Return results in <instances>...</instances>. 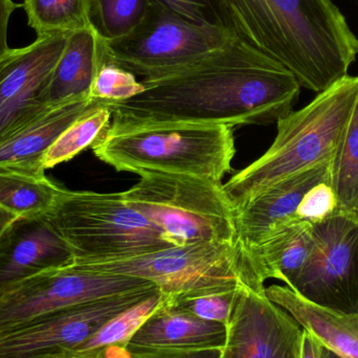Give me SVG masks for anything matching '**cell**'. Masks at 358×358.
Instances as JSON below:
<instances>
[{
  "label": "cell",
  "instance_id": "obj_28",
  "mask_svg": "<svg viewBox=\"0 0 358 358\" xmlns=\"http://www.w3.org/2000/svg\"><path fill=\"white\" fill-rule=\"evenodd\" d=\"M144 90L136 76L107 58L106 50L90 88V96L104 102L129 100Z\"/></svg>",
  "mask_w": 358,
  "mask_h": 358
},
{
  "label": "cell",
  "instance_id": "obj_21",
  "mask_svg": "<svg viewBox=\"0 0 358 358\" xmlns=\"http://www.w3.org/2000/svg\"><path fill=\"white\" fill-rule=\"evenodd\" d=\"M166 294H157L123 311L96 330L65 358H132L128 345L145 321L161 306Z\"/></svg>",
  "mask_w": 358,
  "mask_h": 358
},
{
  "label": "cell",
  "instance_id": "obj_19",
  "mask_svg": "<svg viewBox=\"0 0 358 358\" xmlns=\"http://www.w3.org/2000/svg\"><path fill=\"white\" fill-rule=\"evenodd\" d=\"M104 54L105 41L92 27L69 34L46 90V106L90 98V88Z\"/></svg>",
  "mask_w": 358,
  "mask_h": 358
},
{
  "label": "cell",
  "instance_id": "obj_15",
  "mask_svg": "<svg viewBox=\"0 0 358 358\" xmlns=\"http://www.w3.org/2000/svg\"><path fill=\"white\" fill-rule=\"evenodd\" d=\"M331 164H324L282 179L237 206L238 241L248 248L273 227L299 219L296 210L307 192L317 183L331 178Z\"/></svg>",
  "mask_w": 358,
  "mask_h": 358
},
{
  "label": "cell",
  "instance_id": "obj_4",
  "mask_svg": "<svg viewBox=\"0 0 358 358\" xmlns=\"http://www.w3.org/2000/svg\"><path fill=\"white\" fill-rule=\"evenodd\" d=\"M92 150L120 172L183 174L222 181L233 169L236 147L229 126L167 124L108 129Z\"/></svg>",
  "mask_w": 358,
  "mask_h": 358
},
{
  "label": "cell",
  "instance_id": "obj_7",
  "mask_svg": "<svg viewBox=\"0 0 358 358\" xmlns=\"http://www.w3.org/2000/svg\"><path fill=\"white\" fill-rule=\"evenodd\" d=\"M79 263L100 273L146 280L167 296L236 287L265 290L250 252L239 241L171 245L130 258Z\"/></svg>",
  "mask_w": 358,
  "mask_h": 358
},
{
  "label": "cell",
  "instance_id": "obj_32",
  "mask_svg": "<svg viewBox=\"0 0 358 358\" xmlns=\"http://www.w3.org/2000/svg\"><path fill=\"white\" fill-rule=\"evenodd\" d=\"M20 6L13 0H0V59L10 50L8 45V21L10 15Z\"/></svg>",
  "mask_w": 358,
  "mask_h": 358
},
{
  "label": "cell",
  "instance_id": "obj_5",
  "mask_svg": "<svg viewBox=\"0 0 358 358\" xmlns=\"http://www.w3.org/2000/svg\"><path fill=\"white\" fill-rule=\"evenodd\" d=\"M122 192L124 199L164 236L170 245L201 242L236 243V206L222 181L146 173Z\"/></svg>",
  "mask_w": 358,
  "mask_h": 358
},
{
  "label": "cell",
  "instance_id": "obj_11",
  "mask_svg": "<svg viewBox=\"0 0 358 358\" xmlns=\"http://www.w3.org/2000/svg\"><path fill=\"white\" fill-rule=\"evenodd\" d=\"M157 292L155 286L84 303L0 331V358H65L107 322Z\"/></svg>",
  "mask_w": 358,
  "mask_h": 358
},
{
  "label": "cell",
  "instance_id": "obj_36",
  "mask_svg": "<svg viewBox=\"0 0 358 358\" xmlns=\"http://www.w3.org/2000/svg\"><path fill=\"white\" fill-rule=\"evenodd\" d=\"M349 216H350L351 218L355 219V220L357 221L358 222V195L357 198V201H355V206H353L352 210H351L350 214H349Z\"/></svg>",
  "mask_w": 358,
  "mask_h": 358
},
{
  "label": "cell",
  "instance_id": "obj_30",
  "mask_svg": "<svg viewBox=\"0 0 358 358\" xmlns=\"http://www.w3.org/2000/svg\"><path fill=\"white\" fill-rule=\"evenodd\" d=\"M338 214V197L332 187L331 178L311 187L303 198L296 210L301 220L317 224Z\"/></svg>",
  "mask_w": 358,
  "mask_h": 358
},
{
  "label": "cell",
  "instance_id": "obj_13",
  "mask_svg": "<svg viewBox=\"0 0 358 358\" xmlns=\"http://www.w3.org/2000/svg\"><path fill=\"white\" fill-rule=\"evenodd\" d=\"M304 328L264 292L244 287L227 325L222 358H301Z\"/></svg>",
  "mask_w": 358,
  "mask_h": 358
},
{
  "label": "cell",
  "instance_id": "obj_1",
  "mask_svg": "<svg viewBox=\"0 0 358 358\" xmlns=\"http://www.w3.org/2000/svg\"><path fill=\"white\" fill-rule=\"evenodd\" d=\"M141 82L138 96L110 103L109 130L269 125L292 113L301 92L288 69L238 38L182 69Z\"/></svg>",
  "mask_w": 358,
  "mask_h": 358
},
{
  "label": "cell",
  "instance_id": "obj_9",
  "mask_svg": "<svg viewBox=\"0 0 358 358\" xmlns=\"http://www.w3.org/2000/svg\"><path fill=\"white\" fill-rule=\"evenodd\" d=\"M155 286L140 278L92 271L79 262L50 269L0 292V331L69 307Z\"/></svg>",
  "mask_w": 358,
  "mask_h": 358
},
{
  "label": "cell",
  "instance_id": "obj_24",
  "mask_svg": "<svg viewBox=\"0 0 358 358\" xmlns=\"http://www.w3.org/2000/svg\"><path fill=\"white\" fill-rule=\"evenodd\" d=\"M90 0H24L27 23L37 37L71 34L90 27Z\"/></svg>",
  "mask_w": 358,
  "mask_h": 358
},
{
  "label": "cell",
  "instance_id": "obj_35",
  "mask_svg": "<svg viewBox=\"0 0 358 358\" xmlns=\"http://www.w3.org/2000/svg\"><path fill=\"white\" fill-rule=\"evenodd\" d=\"M321 358H348L341 355V353L336 352V351L332 350V349L328 348L327 346L324 345L323 350H322Z\"/></svg>",
  "mask_w": 358,
  "mask_h": 358
},
{
  "label": "cell",
  "instance_id": "obj_37",
  "mask_svg": "<svg viewBox=\"0 0 358 358\" xmlns=\"http://www.w3.org/2000/svg\"><path fill=\"white\" fill-rule=\"evenodd\" d=\"M220 358H222V357H220Z\"/></svg>",
  "mask_w": 358,
  "mask_h": 358
},
{
  "label": "cell",
  "instance_id": "obj_10",
  "mask_svg": "<svg viewBox=\"0 0 358 358\" xmlns=\"http://www.w3.org/2000/svg\"><path fill=\"white\" fill-rule=\"evenodd\" d=\"M313 231L310 256L290 289L327 310L358 315L357 221L334 214Z\"/></svg>",
  "mask_w": 358,
  "mask_h": 358
},
{
  "label": "cell",
  "instance_id": "obj_33",
  "mask_svg": "<svg viewBox=\"0 0 358 358\" xmlns=\"http://www.w3.org/2000/svg\"><path fill=\"white\" fill-rule=\"evenodd\" d=\"M324 344L313 332L303 330L301 358H321Z\"/></svg>",
  "mask_w": 358,
  "mask_h": 358
},
{
  "label": "cell",
  "instance_id": "obj_6",
  "mask_svg": "<svg viewBox=\"0 0 358 358\" xmlns=\"http://www.w3.org/2000/svg\"><path fill=\"white\" fill-rule=\"evenodd\" d=\"M48 220L69 242L77 262L140 256L170 245L164 236L119 193L62 187Z\"/></svg>",
  "mask_w": 358,
  "mask_h": 358
},
{
  "label": "cell",
  "instance_id": "obj_20",
  "mask_svg": "<svg viewBox=\"0 0 358 358\" xmlns=\"http://www.w3.org/2000/svg\"><path fill=\"white\" fill-rule=\"evenodd\" d=\"M265 294L328 348L348 358H358V315H342L322 308L286 285L269 286Z\"/></svg>",
  "mask_w": 358,
  "mask_h": 358
},
{
  "label": "cell",
  "instance_id": "obj_29",
  "mask_svg": "<svg viewBox=\"0 0 358 358\" xmlns=\"http://www.w3.org/2000/svg\"><path fill=\"white\" fill-rule=\"evenodd\" d=\"M189 22L231 29L223 0H155Z\"/></svg>",
  "mask_w": 358,
  "mask_h": 358
},
{
  "label": "cell",
  "instance_id": "obj_34",
  "mask_svg": "<svg viewBox=\"0 0 358 358\" xmlns=\"http://www.w3.org/2000/svg\"><path fill=\"white\" fill-rule=\"evenodd\" d=\"M16 218L17 216H15L14 214L0 206V239H1L3 234L6 233L8 227H10V223Z\"/></svg>",
  "mask_w": 358,
  "mask_h": 358
},
{
  "label": "cell",
  "instance_id": "obj_23",
  "mask_svg": "<svg viewBox=\"0 0 358 358\" xmlns=\"http://www.w3.org/2000/svg\"><path fill=\"white\" fill-rule=\"evenodd\" d=\"M113 108L109 102L101 103L73 122L44 155L43 169H52L71 161L82 151L94 148L110 127Z\"/></svg>",
  "mask_w": 358,
  "mask_h": 358
},
{
  "label": "cell",
  "instance_id": "obj_8",
  "mask_svg": "<svg viewBox=\"0 0 358 358\" xmlns=\"http://www.w3.org/2000/svg\"><path fill=\"white\" fill-rule=\"evenodd\" d=\"M231 29L198 25L152 0L142 22L105 42L107 58L136 77H157L187 66L236 39Z\"/></svg>",
  "mask_w": 358,
  "mask_h": 358
},
{
  "label": "cell",
  "instance_id": "obj_27",
  "mask_svg": "<svg viewBox=\"0 0 358 358\" xmlns=\"http://www.w3.org/2000/svg\"><path fill=\"white\" fill-rule=\"evenodd\" d=\"M243 288L213 290L192 296H166V303L198 319L227 326Z\"/></svg>",
  "mask_w": 358,
  "mask_h": 358
},
{
  "label": "cell",
  "instance_id": "obj_2",
  "mask_svg": "<svg viewBox=\"0 0 358 358\" xmlns=\"http://www.w3.org/2000/svg\"><path fill=\"white\" fill-rule=\"evenodd\" d=\"M238 39L321 94L348 76L358 38L332 0H223Z\"/></svg>",
  "mask_w": 358,
  "mask_h": 358
},
{
  "label": "cell",
  "instance_id": "obj_14",
  "mask_svg": "<svg viewBox=\"0 0 358 358\" xmlns=\"http://www.w3.org/2000/svg\"><path fill=\"white\" fill-rule=\"evenodd\" d=\"M76 262L48 216L17 217L0 239V292L38 273Z\"/></svg>",
  "mask_w": 358,
  "mask_h": 358
},
{
  "label": "cell",
  "instance_id": "obj_31",
  "mask_svg": "<svg viewBox=\"0 0 358 358\" xmlns=\"http://www.w3.org/2000/svg\"><path fill=\"white\" fill-rule=\"evenodd\" d=\"M222 349L200 351H159L132 355V358H220Z\"/></svg>",
  "mask_w": 358,
  "mask_h": 358
},
{
  "label": "cell",
  "instance_id": "obj_22",
  "mask_svg": "<svg viewBox=\"0 0 358 358\" xmlns=\"http://www.w3.org/2000/svg\"><path fill=\"white\" fill-rule=\"evenodd\" d=\"M61 189L45 176L0 171V206L17 217L48 215Z\"/></svg>",
  "mask_w": 358,
  "mask_h": 358
},
{
  "label": "cell",
  "instance_id": "obj_3",
  "mask_svg": "<svg viewBox=\"0 0 358 358\" xmlns=\"http://www.w3.org/2000/svg\"><path fill=\"white\" fill-rule=\"evenodd\" d=\"M357 96L358 77L348 75L280 119L268 150L224 183L236 208L282 179L332 163Z\"/></svg>",
  "mask_w": 358,
  "mask_h": 358
},
{
  "label": "cell",
  "instance_id": "obj_12",
  "mask_svg": "<svg viewBox=\"0 0 358 358\" xmlns=\"http://www.w3.org/2000/svg\"><path fill=\"white\" fill-rule=\"evenodd\" d=\"M69 36L37 37L0 59V143L50 109L46 90Z\"/></svg>",
  "mask_w": 358,
  "mask_h": 358
},
{
  "label": "cell",
  "instance_id": "obj_18",
  "mask_svg": "<svg viewBox=\"0 0 358 358\" xmlns=\"http://www.w3.org/2000/svg\"><path fill=\"white\" fill-rule=\"evenodd\" d=\"M313 248V224L294 219L273 227L246 250L263 281L277 279L292 287Z\"/></svg>",
  "mask_w": 358,
  "mask_h": 358
},
{
  "label": "cell",
  "instance_id": "obj_25",
  "mask_svg": "<svg viewBox=\"0 0 358 358\" xmlns=\"http://www.w3.org/2000/svg\"><path fill=\"white\" fill-rule=\"evenodd\" d=\"M338 214H350L358 195V96L331 164Z\"/></svg>",
  "mask_w": 358,
  "mask_h": 358
},
{
  "label": "cell",
  "instance_id": "obj_16",
  "mask_svg": "<svg viewBox=\"0 0 358 358\" xmlns=\"http://www.w3.org/2000/svg\"><path fill=\"white\" fill-rule=\"evenodd\" d=\"M103 102L80 98L50 107L0 143V171L45 176L42 161L48 149L73 122Z\"/></svg>",
  "mask_w": 358,
  "mask_h": 358
},
{
  "label": "cell",
  "instance_id": "obj_26",
  "mask_svg": "<svg viewBox=\"0 0 358 358\" xmlns=\"http://www.w3.org/2000/svg\"><path fill=\"white\" fill-rule=\"evenodd\" d=\"M152 0H90V24L105 42L131 33L146 16Z\"/></svg>",
  "mask_w": 358,
  "mask_h": 358
},
{
  "label": "cell",
  "instance_id": "obj_17",
  "mask_svg": "<svg viewBox=\"0 0 358 358\" xmlns=\"http://www.w3.org/2000/svg\"><path fill=\"white\" fill-rule=\"evenodd\" d=\"M227 326L206 322L179 311L166 303L146 320L128 345L130 355L159 351L223 349Z\"/></svg>",
  "mask_w": 358,
  "mask_h": 358
}]
</instances>
